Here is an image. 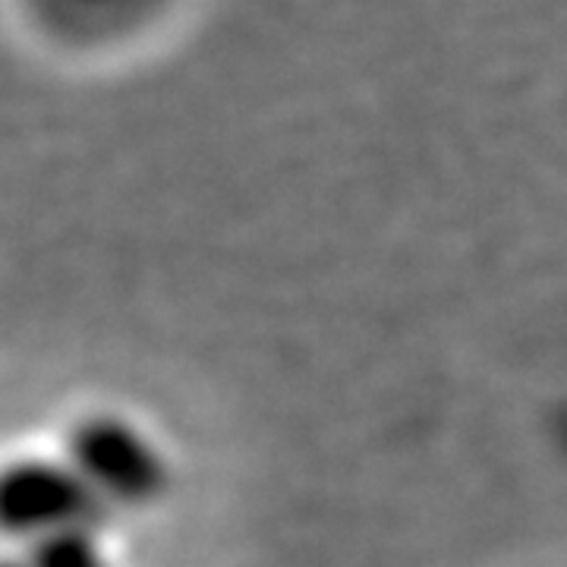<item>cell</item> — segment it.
<instances>
[{
  "label": "cell",
  "instance_id": "5b68a950",
  "mask_svg": "<svg viewBox=\"0 0 567 567\" xmlns=\"http://www.w3.org/2000/svg\"><path fill=\"white\" fill-rule=\"evenodd\" d=\"M0 567H29V561H25V558L17 561V558H3V555H0Z\"/></svg>",
  "mask_w": 567,
  "mask_h": 567
},
{
  "label": "cell",
  "instance_id": "7a4b0ae2",
  "mask_svg": "<svg viewBox=\"0 0 567 567\" xmlns=\"http://www.w3.org/2000/svg\"><path fill=\"white\" fill-rule=\"evenodd\" d=\"M70 466L114 507L145 505L167 486V470L155 447L111 416L89 420L73 432Z\"/></svg>",
  "mask_w": 567,
  "mask_h": 567
},
{
  "label": "cell",
  "instance_id": "3957f363",
  "mask_svg": "<svg viewBox=\"0 0 567 567\" xmlns=\"http://www.w3.org/2000/svg\"><path fill=\"white\" fill-rule=\"evenodd\" d=\"M164 0H29L32 17L54 39L107 44L142 29Z\"/></svg>",
  "mask_w": 567,
  "mask_h": 567
},
{
  "label": "cell",
  "instance_id": "277c9868",
  "mask_svg": "<svg viewBox=\"0 0 567 567\" xmlns=\"http://www.w3.org/2000/svg\"><path fill=\"white\" fill-rule=\"evenodd\" d=\"M29 567H104L95 536L92 533H54L32 543V551L25 555Z\"/></svg>",
  "mask_w": 567,
  "mask_h": 567
},
{
  "label": "cell",
  "instance_id": "6da1fadb",
  "mask_svg": "<svg viewBox=\"0 0 567 567\" xmlns=\"http://www.w3.org/2000/svg\"><path fill=\"white\" fill-rule=\"evenodd\" d=\"M114 505L73 466L22 461L0 473V536L39 543L54 533H102Z\"/></svg>",
  "mask_w": 567,
  "mask_h": 567
}]
</instances>
